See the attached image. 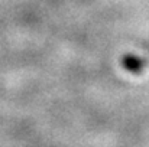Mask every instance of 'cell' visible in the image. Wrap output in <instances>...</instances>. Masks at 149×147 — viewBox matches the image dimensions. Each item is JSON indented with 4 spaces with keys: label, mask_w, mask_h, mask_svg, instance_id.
Listing matches in <instances>:
<instances>
[{
    "label": "cell",
    "mask_w": 149,
    "mask_h": 147,
    "mask_svg": "<svg viewBox=\"0 0 149 147\" xmlns=\"http://www.w3.org/2000/svg\"><path fill=\"white\" fill-rule=\"evenodd\" d=\"M123 66L127 69V71H130V72H133V74H139L142 69H143V61L141 59V58H138V56H135V55H126L125 58H123Z\"/></svg>",
    "instance_id": "cell-1"
}]
</instances>
